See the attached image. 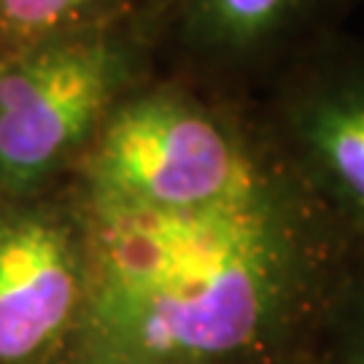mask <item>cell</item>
I'll list each match as a JSON object with an SVG mask.
<instances>
[{
    "label": "cell",
    "instance_id": "obj_1",
    "mask_svg": "<svg viewBox=\"0 0 364 364\" xmlns=\"http://www.w3.org/2000/svg\"><path fill=\"white\" fill-rule=\"evenodd\" d=\"M87 291L54 364H308L364 240L284 156L181 213H84Z\"/></svg>",
    "mask_w": 364,
    "mask_h": 364
},
{
    "label": "cell",
    "instance_id": "obj_2",
    "mask_svg": "<svg viewBox=\"0 0 364 364\" xmlns=\"http://www.w3.org/2000/svg\"><path fill=\"white\" fill-rule=\"evenodd\" d=\"M287 154L181 90L122 97L76 159L84 213H181L243 195Z\"/></svg>",
    "mask_w": 364,
    "mask_h": 364
},
{
    "label": "cell",
    "instance_id": "obj_3",
    "mask_svg": "<svg viewBox=\"0 0 364 364\" xmlns=\"http://www.w3.org/2000/svg\"><path fill=\"white\" fill-rule=\"evenodd\" d=\"M130 52L100 27L41 38L0 60V197L46 192L124 97Z\"/></svg>",
    "mask_w": 364,
    "mask_h": 364
},
{
    "label": "cell",
    "instance_id": "obj_4",
    "mask_svg": "<svg viewBox=\"0 0 364 364\" xmlns=\"http://www.w3.org/2000/svg\"><path fill=\"white\" fill-rule=\"evenodd\" d=\"M87 291V227L73 197H0V364H54Z\"/></svg>",
    "mask_w": 364,
    "mask_h": 364
},
{
    "label": "cell",
    "instance_id": "obj_5",
    "mask_svg": "<svg viewBox=\"0 0 364 364\" xmlns=\"http://www.w3.org/2000/svg\"><path fill=\"white\" fill-rule=\"evenodd\" d=\"M287 156L364 240V68L308 84L287 108Z\"/></svg>",
    "mask_w": 364,
    "mask_h": 364
},
{
    "label": "cell",
    "instance_id": "obj_6",
    "mask_svg": "<svg viewBox=\"0 0 364 364\" xmlns=\"http://www.w3.org/2000/svg\"><path fill=\"white\" fill-rule=\"evenodd\" d=\"M316 0H181L183 25L210 52L254 54L284 38Z\"/></svg>",
    "mask_w": 364,
    "mask_h": 364
},
{
    "label": "cell",
    "instance_id": "obj_7",
    "mask_svg": "<svg viewBox=\"0 0 364 364\" xmlns=\"http://www.w3.org/2000/svg\"><path fill=\"white\" fill-rule=\"evenodd\" d=\"M114 3L117 0H0V38L16 49L33 41L92 27V19Z\"/></svg>",
    "mask_w": 364,
    "mask_h": 364
},
{
    "label": "cell",
    "instance_id": "obj_8",
    "mask_svg": "<svg viewBox=\"0 0 364 364\" xmlns=\"http://www.w3.org/2000/svg\"><path fill=\"white\" fill-rule=\"evenodd\" d=\"M308 364H364V246L326 316Z\"/></svg>",
    "mask_w": 364,
    "mask_h": 364
}]
</instances>
